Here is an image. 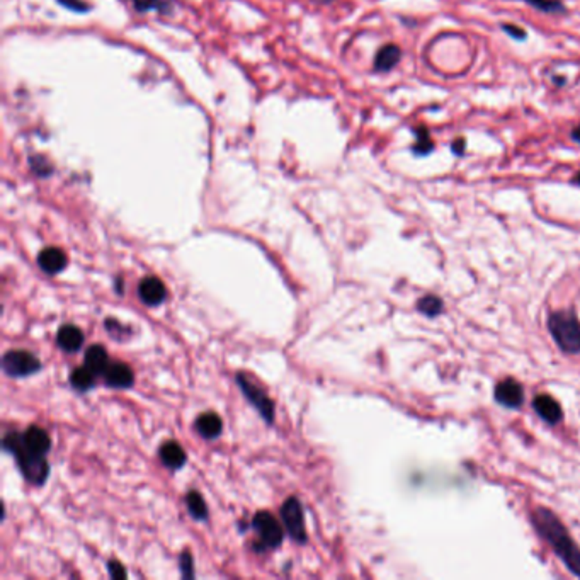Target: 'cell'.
<instances>
[{
	"label": "cell",
	"mask_w": 580,
	"mask_h": 580,
	"mask_svg": "<svg viewBox=\"0 0 580 580\" xmlns=\"http://www.w3.org/2000/svg\"><path fill=\"white\" fill-rule=\"evenodd\" d=\"M281 519H283L286 531L297 543L306 541V528H305V514L301 502L297 497H290L284 500L281 506Z\"/></svg>",
	"instance_id": "cell-6"
},
{
	"label": "cell",
	"mask_w": 580,
	"mask_h": 580,
	"mask_svg": "<svg viewBox=\"0 0 580 580\" xmlns=\"http://www.w3.org/2000/svg\"><path fill=\"white\" fill-rule=\"evenodd\" d=\"M572 182H574V184H577V186H580V172H579V174H577V175H575V178H574V179H572Z\"/></svg>",
	"instance_id": "cell-32"
},
{
	"label": "cell",
	"mask_w": 580,
	"mask_h": 580,
	"mask_svg": "<svg viewBox=\"0 0 580 580\" xmlns=\"http://www.w3.org/2000/svg\"><path fill=\"white\" fill-rule=\"evenodd\" d=\"M94 380H96V374H94L87 366L77 367V369H74V373H72V376H70L72 387H74L77 391L91 390V388L94 387Z\"/></svg>",
	"instance_id": "cell-20"
},
{
	"label": "cell",
	"mask_w": 580,
	"mask_h": 580,
	"mask_svg": "<svg viewBox=\"0 0 580 580\" xmlns=\"http://www.w3.org/2000/svg\"><path fill=\"white\" fill-rule=\"evenodd\" d=\"M158 455H160L162 463L167 468H171V470H179L187 461L186 451H184L182 446L175 441L164 442V444L160 446V449H158Z\"/></svg>",
	"instance_id": "cell-13"
},
{
	"label": "cell",
	"mask_w": 580,
	"mask_h": 580,
	"mask_svg": "<svg viewBox=\"0 0 580 580\" xmlns=\"http://www.w3.org/2000/svg\"><path fill=\"white\" fill-rule=\"evenodd\" d=\"M67 254L58 247H46L38 255V266L46 275H58L67 268Z\"/></svg>",
	"instance_id": "cell-10"
},
{
	"label": "cell",
	"mask_w": 580,
	"mask_h": 580,
	"mask_svg": "<svg viewBox=\"0 0 580 580\" xmlns=\"http://www.w3.org/2000/svg\"><path fill=\"white\" fill-rule=\"evenodd\" d=\"M186 506L187 511H189V516L196 521H204L208 519V506L204 502V499L201 497L200 492L196 490H191L186 495Z\"/></svg>",
	"instance_id": "cell-19"
},
{
	"label": "cell",
	"mask_w": 580,
	"mask_h": 580,
	"mask_svg": "<svg viewBox=\"0 0 580 580\" xmlns=\"http://www.w3.org/2000/svg\"><path fill=\"white\" fill-rule=\"evenodd\" d=\"M237 383L242 388V394L247 397L248 402H250L252 405L255 407V410L261 413L262 419L268 424L275 422V403L266 395V391L262 390L259 385H255L254 381H250V378L244 373H240L239 376H237Z\"/></svg>",
	"instance_id": "cell-5"
},
{
	"label": "cell",
	"mask_w": 580,
	"mask_h": 580,
	"mask_svg": "<svg viewBox=\"0 0 580 580\" xmlns=\"http://www.w3.org/2000/svg\"><path fill=\"white\" fill-rule=\"evenodd\" d=\"M417 308H419V312H422L424 315L436 316L442 312V301L439 300L438 297L429 294V297L420 298L419 303H417Z\"/></svg>",
	"instance_id": "cell-22"
},
{
	"label": "cell",
	"mask_w": 580,
	"mask_h": 580,
	"mask_svg": "<svg viewBox=\"0 0 580 580\" xmlns=\"http://www.w3.org/2000/svg\"><path fill=\"white\" fill-rule=\"evenodd\" d=\"M103 376H104V380H106L107 387L118 388V390L131 388L133 383H135V374H133V369L128 365H125V363H111Z\"/></svg>",
	"instance_id": "cell-9"
},
{
	"label": "cell",
	"mask_w": 580,
	"mask_h": 580,
	"mask_svg": "<svg viewBox=\"0 0 580 580\" xmlns=\"http://www.w3.org/2000/svg\"><path fill=\"white\" fill-rule=\"evenodd\" d=\"M504 32H507L509 36H513L514 39L521 41V39H526V31L521 30V28L514 26V24H502Z\"/></svg>",
	"instance_id": "cell-28"
},
{
	"label": "cell",
	"mask_w": 580,
	"mask_h": 580,
	"mask_svg": "<svg viewBox=\"0 0 580 580\" xmlns=\"http://www.w3.org/2000/svg\"><path fill=\"white\" fill-rule=\"evenodd\" d=\"M179 563H181V572H182V577L186 579H193L194 577V567H193V555L189 553V551H184L181 555V558H179Z\"/></svg>",
	"instance_id": "cell-25"
},
{
	"label": "cell",
	"mask_w": 580,
	"mask_h": 580,
	"mask_svg": "<svg viewBox=\"0 0 580 580\" xmlns=\"http://www.w3.org/2000/svg\"><path fill=\"white\" fill-rule=\"evenodd\" d=\"M56 342L63 351L77 352L84 344V334L75 325H63L56 334Z\"/></svg>",
	"instance_id": "cell-15"
},
{
	"label": "cell",
	"mask_w": 580,
	"mask_h": 580,
	"mask_svg": "<svg viewBox=\"0 0 580 580\" xmlns=\"http://www.w3.org/2000/svg\"><path fill=\"white\" fill-rule=\"evenodd\" d=\"M194 426H196V431L200 432L201 438L216 439L219 434H222L223 422H222V419H219L218 413L206 412V413H201V416L197 417Z\"/></svg>",
	"instance_id": "cell-16"
},
{
	"label": "cell",
	"mask_w": 580,
	"mask_h": 580,
	"mask_svg": "<svg viewBox=\"0 0 580 580\" xmlns=\"http://www.w3.org/2000/svg\"><path fill=\"white\" fill-rule=\"evenodd\" d=\"M252 528L259 533V541H261L262 548H277L283 543V528L277 522V519L268 511H261L252 519Z\"/></svg>",
	"instance_id": "cell-7"
},
{
	"label": "cell",
	"mask_w": 580,
	"mask_h": 580,
	"mask_svg": "<svg viewBox=\"0 0 580 580\" xmlns=\"http://www.w3.org/2000/svg\"><path fill=\"white\" fill-rule=\"evenodd\" d=\"M524 2L529 3V6H533L535 9L541 10V12H548V14L565 12V10H567L560 0H524Z\"/></svg>",
	"instance_id": "cell-23"
},
{
	"label": "cell",
	"mask_w": 580,
	"mask_h": 580,
	"mask_svg": "<svg viewBox=\"0 0 580 580\" xmlns=\"http://www.w3.org/2000/svg\"><path fill=\"white\" fill-rule=\"evenodd\" d=\"M45 165H48V164H45L43 158H31V167L38 175H48L50 172H52V169H48V167L45 169Z\"/></svg>",
	"instance_id": "cell-29"
},
{
	"label": "cell",
	"mask_w": 580,
	"mask_h": 580,
	"mask_svg": "<svg viewBox=\"0 0 580 580\" xmlns=\"http://www.w3.org/2000/svg\"><path fill=\"white\" fill-rule=\"evenodd\" d=\"M58 2L67 9L75 10V12H85V10L91 9V6L85 3L84 0H58Z\"/></svg>",
	"instance_id": "cell-26"
},
{
	"label": "cell",
	"mask_w": 580,
	"mask_h": 580,
	"mask_svg": "<svg viewBox=\"0 0 580 580\" xmlns=\"http://www.w3.org/2000/svg\"><path fill=\"white\" fill-rule=\"evenodd\" d=\"M402 52L397 45H385L380 52L376 53L374 58V70L378 72H388L395 67L400 61Z\"/></svg>",
	"instance_id": "cell-18"
},
{
	"label": "cell",
	"mask_w": 580,
	"mask_h": 580,
	"mask_svg": "<svg viewBox=\"0 0 580 580\" xmlns=\"http://www.w3.org/2000/svg\"><path fill=\"white\" fill-rule=\"evenodd\" d=\"M495 400L504 407H519L524 400V391L516 380H504L495 387Z\"/></svg>",
	"instance_id": "cell-11"
},
{
	"label": "cell",
	"mask_w": 580,
	"mask_h": 580,
	"mask_svg": "<svg viewBox=\"0 0 580 580\" xmlns=\"http://www.w3.org/2000/svg\"><path fill=\"white\" fill-rule=\"evenodd\" d=\"M464 147H466V142H464L463 138H456L455 142L451 143V150H453V153L455 155H463V152H464Z\"/></svg>",
	"instance_id": "cell-30"
},
{
	"label": "cell",
	"mask_w": 580,
	"mask_h": 580,
	"mask_svg": "<svg viewBox=\"0 0 580 580\" xmlns=\"http://www.w3.org/2000/svg\"><path fill=\"white\" fill-rule=\"evenodd\" d=\"M23 442L30 451L41 456H45L46 453L52 449V439H50L48 432L38 426H31L26 432H24Z\"/></svg>",
	"instance_id": "cell-12"
},
{
	"label": "cell",
	"mask_w": 580,
	"mask_h": 580,
	"mask_svg": "<svg viewBox=\"0 0 580 580\" xmlns=\"http://www.w3.org/2000/svg\"><path fill=\"white\" fill-rule=\"evenodd\" d=\"M84 361L85 366H87L96 376H100V374L106 373L107 366L111 365L106 349H104L103 345H91V347L85 351Z\"/></svg>",
	"instance_id": "cell-17"
},
{
	"label": "cell",
	"mask_w": 580,
	"mask_h": 580,
	"mask_svg": "<svg viewBox=\"0 0 580 580\" xmlns=\"http://www.w3.org/2000/svg\"><path fill=\"white\" fill-rule=\"evenodd\" d=\"M572 138H574L577 143H580V125L572 129Z\"/></svg>",
	"instance_id": "cell-31"
},
{
	"label": "cell",
	"mask_w": 580,
	"mask_h": 580,
	"mask_svg": "<svg viewBox=\"0 0 580 580\" xmlns=\"http://www.w3.org/2000/svg\"><path fill=\"white\" fill-rule=\"evenodd\" d=\"M107 570H109L113 579H126V575H128L125 567H122L121 563H118V561H109V563H107Z\"/></svg>",
	"instance_id": "cell-27"
},
{
	"label": "cell",
	"mask_w": 580,
	"mask_h": 580,
	"mask_svg": "<svg viewBox=\"0 0 580 580\" xmlns=\"http://www.w3.org/2000/svg\"><path fill=\"white\" fill-rule=\"evenodd\" d=\"M416 143L412 147V152L416 155H429L434 150V142H432L429 129L426 126H419L416 128Z\"/></svg>",
	"instance_id": "cell-21"
},
{
	"label": "cell",
	"mask_w": 580,
	"mask_h": 580,
	"mask_svg": "<svg viewBox=\"0 0 580 580\" xmlns=\"http://www.w3.org/2000/svg\"><path fill=\"white\" fill-rule=\"evenodd\" d=\"M138 297L147 306H158L167 298V288L157 276L143 277L138 284Z\"/></svg>",
	"instance_id": "cell-8"
},
{
	"label": "cell",
	"mask_w": 580,
	"mask_h": 580,
	"mask_svg": "<svg viewBox=\"0 0 580 580\" xmlns=\"http://www.w3.org/2000/svg\"><path fill=\"white\" fill-rule=\"evenodd\" d=\"M533 407H535L536 412L539 413L543 420L550 424H557L561 420V407L558 405V402L555 398H551L550 395H538L535 400H533Z\"/></svg>",
	"instance_id": "cell-14"
},
{
	"label": "cell",
	"mask_w": 580,
	"mask_h": 580,
	"mask_svg": "<svg viewBox=\"0 0 580 580\" xmlns=\"http://www.w3.org/2000/svg\"><path fill=\"white\" fill-rule=\"evenodd\" d=\"M133 6H135V9L140 10V12H147V10L164 9L165 2L164 0H133Z\"/></svg>",
	"instance_id": "cell-24"
},
{
	"label": "cell",
	"mask_w": 580,
	"mask_h": 580,
	"mask_svg": "<svg viewBox=\"0 0 580 580\" xmlns=\"http://www.w3.org/2000/svg\"><path fill=\"white\" fill-rule=\"evenodd\" d=\"M2 369L3 373L12 378L31 376V374L38 373L41 369V361L34 354H31L30 351L12 349V351L3 354Z\"/></svg>",
	"instance_id": "cell-4"
},
{
	"label": "cell",
	"mask_w": 580,
	"mask_h": 580,
	"mask_svg": "<svg viewBox=\"0 0 580 580\" xmlns=\"http://www.w3.org/2000/svg\"><path fill=\"white\" fill-rule=\"evenodd\" d=\"M2 444L7 451H10L16 456L17 466L23 471L26 480H30L31 484L34 485L45 484L50 475L48 461L45 460V456L36 455V453L30 451V449L24 446L23 434H19V432L16 431L9 432V434H6V438H3Z\"/></svg>",
	"instance_id": "cell-2"
},
{
	"label": "cell",
	"mask_w": 580,
	"mask_h": 580,
	"mask_svg": "<svg viewBox=\"0 0 580 580\" xmlns=\"http://www.w3.org/2000/svg\"><path fill=\"white\" fill-rule=\"evenodd\" d=\"M550 332L565 352H580V322L570 312H555L550 316Z\"/></svg>",
	"instance_id": "cell-3"
},
{
	"label": "cell",
	"mask_w": 580,
	"mask_h": 580,
	"mask_svg": "<svg viewBox=\"0 0 580 580\" xmlns=\"http://www.w3.org/2000/svg\"><path fill=\"white\" fill-rule=\"evenodd\" d=\"M533 522H535L539 535L550 543L555 553L563 560V563L575 575L580 577V550L574 543V539L570 538V535H568V531L561 524L560 519L553 513H550L548 509L539 507V509L533 513Z\"/></svg>",
	"instance_id": "cell-1"
}]
</instances>
